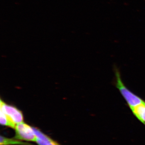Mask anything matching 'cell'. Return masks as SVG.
Instances as JSON below:
<instances>
[{
	"mask_svg": "<svg viewBox=\"0 0 145 145\" xmlns=\"http://www.w3.org/2000/svg\"><path fill=\"white\" fill-rule=\"evenodd\" d=\"M115 72L116 87L126 101L130 109L144 102L141 98L135 95L127 88L122 82L119 71L116 69Z\"/></svg>",
	"mask_w": 145,
	"mask_h": 145,
	"instance_id": "6da1fadb",
	"label": "cell"
},
{
	"mask_svg": "<svg viewBox=\"0 0 145 145\" xmlns=\"http://www.w3.org/2000/svg\"><path fill=\"white\" fill-rule=\"evenodd\" d=\"M15 139L24 141L36 142V136L34 133L33 127L24 122L16 125Z\"/></svg>",
	"mask_w": 145,
	"mask_h": 145,
	"instance_id": "7a4b0ae2",
	"label": "cell"
},
{
	"mask_svg": "<svg viewBox=\"0 0 145 145\" xmlns=\"http://www.w3.org/2000/svg\"><path fill=\"white\" fill-rule=\"evenodd\" d=\"M1 110L7 116L9 120L15 125L23 122L22 113L15 107L8 105L1 101Z\"/></svg>",
	"mask_w": 145,
	"mask_h": 145,
	"instance_id": "3957f363",
	"label": "cell"
},
{
	"mask_svg": "<svg viewBox=\"0 0 145 145\" xmlns=\"http://www.w3.org/2000/svg\"><path fill=\"white\" fill-rule=\"evenodd\" d=\"M34 133L36 136V142L39 145H61L44 134L41 131L33 127Z\"/></svg>",
	"mask_w": 145,
	"mask_h": 145,
	"instance_id": "277c9868",
	"label": "cell"
},
{
	"mask_svg": "<svg viewBox=\"0 0 145 145\" xmlns=\"http://www.w3.org/2000/svg\"><path fill=\"white\" fill-rule=\"evenodd\" d=\"M132 113L141 123L145 125V102L131 109Z\"/></svg>",
	"mask_w": 145,
	"mask_h": 145,
	"instance_id": "5b68a950",
	"label": "cell"
},
{
	"mask_svg": "<svg viewBox=\"0 0 145 145\" xmlns=\"http://www.w3.org/2000/svg\"><path fill=\"white\" fill-rule=\"evenodd\" d=\"M1 141H0V145H33L31 144L22 142L20 141H18L17 139H10L6 138L3 136H1Z\"/></svg>",
	"mask_w": 145,
	"mask_h": 145,
	"instance_id": "8992f818",
	"label": "cell"
},
{
	"mask_svg": "<svg viewBox=\"0 0 145 145\" xmlns=\"http://www.w3.org/2000/svg\"><path fill=\"white\" fill-rule=\"evenodd\" d=\"M0 123L2 125L9 127L13 129H15L16 127V125L12 123L7 116L1 110Z\"/></svg>",
	"mask_w": 145,
	"mask_h": 145,
	"instance_id": "52a82bcc",
	"label": "cell"
}]
</instances>
